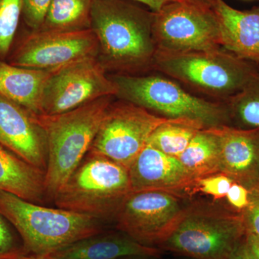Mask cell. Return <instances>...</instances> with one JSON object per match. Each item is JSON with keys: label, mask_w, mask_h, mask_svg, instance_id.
Here are the masks:
<instances>
[{"label": "cell", "mask_w": 259, "mask_h": 259, "mask_svg": "<svg viewBox=\"0 0 259 259\" xmlns=\"http://www.w3.org/2000/svg\"><path fill=\"white\" fill-rule=\"evenodd\" d=\"M130 0H93L91 29L99 44L97 59L113 74L153 72L156 54L154 13Z\"/></svg>", "instance_id": "1"}, {"label": "cell", "mask_w": 259, "mask_h": 259, "mask_svg": "<svg viewBox=\"0 0 259 259\" xmlns=\"http://www.w3.org/2000/svg\"><path fill=\"white\" fill-rule=\"evenodd\" d=\"M153 72L168 76L203 98L226 102L259 72V65L226 49L183 54L156 53Z\"/></svg>", "instance_id": "2"}, {"label": "cell", "mask_w": 259, "mask_h": 259, "mask_svg": "<svg viewBox=\"0 0 259 259\" xmlns=\"http://www.w3.org/2000/svg\"><path fill=\"white\" fill-rule=\"evenodd\" d=\"M109 76L118 90L117 98L155 115L170 120L187 121L202 129L231 125L226 102L197 96L164 75L151 72Z\"/></svg>", "instance_id": "3"}, {"label": "cell", "mask_w": 259, "mask_h": 259, "mask_svg": "<svg viewBox=\"0 0 259 259\" xmlns=\"http://www.w3.org/2000/svg\"><path fill=\"white\" fill-rule=\"evenodd\" d=\"M114 97H102L58 115H37L47 141V197L54 199L88 154Z\"/></svg>", "instance_id": "4"}, {"label": "cell", "mask_w": 259, "mask_h": 259, "mask_svg": "<svg viewBox=\"0 0 259 259\" xmlns=\"http://www.w3.org/2000/svg\"><path fill=\"white\" fill-rule=\"evenodd\" d=\"M0 212L16 230L26 253L47 255L102 233L100 221L67 209L49 208L0 191Z\"/></svg>", "instance_id": "5"}, {"label": "cell", "mask_w": 259, "mask_h": 259, "mask_svg": "<svg viewBox=\"0 0 259 259\" xmlns=\"http://www.w3.org/2000/svg\"><path fill=\"white\" fill-rule=\"evenodd\" d=\"M131 192L126 167L88 152L53 199L59 208L100 221L115 219Z\"/></svg>", "instance_id": "6"}, {"label": "cell", "mask_w": 259, "mask_h": 259, "mask_svg": "<svg viewBox=\"0 0 259 259\" xmlns=\"http://www.w3.org/2000/svg\"><path fill=\"white\" fill-rule=\"evenodd\" d=\"M246 233L241 214L227 207L194 202L158 248L194 259H231Z\"/></svg>", "instance_id": "7"}, {"label": "cell", "mask_w": 259, "mask_h": 259, "mask_svg": "<svg viewBox=\"0 0 259 259\" xmlns=\"http://www.w3.org/2000/svg\"><path fill=\"white\" fill-rule=\"evenodd\" d=\"M153 13L156 53L183 54L223 48L219 20L212 8L173 1Z\"/></svg>", "instance_id": "8"}, {"label": "cell", "mask_w": 259, "mask_h": 259, "mask_svg": "<svg viewBox=\"0 0 259 259\" xmlns=\"http://www.w3.org/2000/svg\"><path fill=\"white\" fill-rule=\"evenodd\" d=\"M186 199L165 191L131 192L116 214V227L138 243L158 248L183 219L190 204Z\"/></svg>", "instance_id": "9"}, {"label": "cell", "mask_w": 259, "mask_h": 259, "mask_svg": "<svg viewBox=\"0 0 259 259\" xmlns=\"http://www.w3.org/2000/svg\"><path fill=\"white\" fill-rule=\"evenodd\" d=\"M172 120L125 100L107 108L89 152L105 156L128 169L158 126Z\"/></svg>", "instance_id": "10"}, {"label": "cell", "mask_w": 259, "mask_h": 259, "mask_svg": "<svg viewBox=\"0 0 259 259\" xmlns=\"http://www.w3.org/2000/svg\"><path fill=\"white\" fill-rule=\"evenodd\" d=\"M117 86L97 59L89 56L53 69L42 97L41 115L71 111L105 97H116Z\"/></svg>", "instance_id": "11"}, {"label": "cell", "mask_w": 259, "mask_h": 259, "mask_svg": "<svg viewBox=\"0 0 259 259\" xmlns=\"http://www.w3.org/2000/svg\"><path fill=\"white\" fill-rule=\"evenodd\" d=\"M98 40L92 29L75 32L30 31L10 51L8 62L30 69L52 70L98 55Z\"/></svg>", "instance_id": "12"}, {"label": "cell", "mask_w": 259, "mask_h": 259, "mask_svg": "<svg viewBox=\"0 0 259 259\" xmlns=\"http://www.w3.org/2000/svg\"><path fill=\"white\" fill-rule=\"evenodd\" d=\"M0 144L46 172L48 162L47 137L37 122V115L2 97Z\"/></svg>", "instance_id": "13"}, {"label": "cell", "mask_w": 259, "mask_h": 259, "mask_svg": "<svg viewBox=\"0 0 259 259\" xmlns=\"http://www.w3.org/2000/svg\"><path fill=\"white\" fill-rule=\"evenodd\" d=\"M132 192L165 191L185 196L195 179L176 157L168 156L149 144L128 168Z\"/></svg>", "instance_id": "14"}, {"label": "cell", "mask_w": 259, "mask_h": 259, "mask_svg": "<svg viewBox=\"0 0 259 259\" xmlns=\"http://www.w3.org/2000/svg\"><path fill=\"white\" fill-rule=\"evenodd\" d=\"M221 141L222 173L245 187L259 182V129L214 127Z\"/></svg>", "instance_id": "15"}, {"label": "cell", "mask_w": 259, "mask_h": 259, "mask_svg": "<svg viewBox=\"0 0 259 259\" xmlns=\"http://www.w3.org/2000/svg\"><path fill=\"white\" fill-rule=\"evenodd\" d=\"M213 10L219 20L221 47L259 65V7L239 10L219 0Z\"/></svg>", "instance_id": "16"}, {"label": "cell", "mask_w": 259, "mask_h": 259, "mask_svg": "<svg viewBox=\"0 0 259 259\" xmlns=\"http://www.w3.org/2000/svg\"><path fill=\"white\" fill-rule=\"evenodd\" d=\"M162 250L141 244L122 233L83 238L49 255L52 259H120L130 256H159Z\"/></svg>", "instance_id": "17"}, {"label": "cell", "mask_w": 259, "mask_h": 259, "mask_svg": "<svg viewBox=\"0 0 259 259\" xmlns=\"http://www.w3.org/2000/svg\"><path fill=\"white\" fill-rule=\"evenodd\" d=\"M52 72L53 69L20 67L0 60V97L34 115H41L42 93Z\"/></svg>", "instance_id": "18"}, {"label": "cell", "mask_w": 259, "mask_h": 259, "mask_svg": "<svg viewBox=\"0 0 259 259\" xmlns=\"http://www.w3.org/2000/svg\"><path fill=\"white\" fill-rule=\"evenodd\" d=\"M0 191L38 204L47 196L45 172L0 144Z\"/></svg>", "instance_id": "19"}, {"label": "cell", "mask_w": 259, "mask_h": 259, "mask_svg": "<svg viewBox=\"0 0 259 259\" xmlns=\"http://www.w3.org/2000/svg\"><path fill=\"white\" fill-rule=\"evenodd\" d=\"M178 159L195 180L222 173L221 141L214 127L199 131Z\"/></svg>", "instance_id": "20"}, {"label": "cell", "mask_w": 259, "mask_h": 259, "mask_svg": "<svg viewBox=\"0 0 259 259\" xmlns=\"http://www.w3.org/2000/svg\"><path fill=\"white\" fill-rule=\"evenodd\" d=\"M93 0H53L40 30L75 32L91 29Z\"/></svg>", "instance_id": "21"}, {"label": "cell", "mask_w": 259, "mask_h": 259, "mask_svg": "<svg viewBox=\"0 0 259 259\" xmlns=\"http://www.w3.org/2000/svg\"><path fill=\"white\" fill-rule=\"evenodd\" d=\"M200 130L202 127L192 122L170 120L153 131L148 144L168 156L178 158Z\"/></svg>", "instance_id": "22"}, {"label": "cell", "mask_w": 259, "mask_h": 259, "mask_svg": "<svg viewBox=\"0 0 259 259\" xmlns=\"http://www.w3.org/2000/svg\"><path fill=\"white\" fill-rule=\"evenodd\" d=\"M226 104L231 126L259 129V72Z\"/></svg>", "instance_id": "23"}, {"label": "cell", "mask_w": 259, "mask_h": 259, "mask_svg": "<svg viewBox=\"0 0 259 259\" xmlns=\"http://www.w3.org/2000/svg\"><path fill=\"white\" fill-rule=\"evenodd\" d=\"M23 0H0V60L8 59L19 23Z\"/></svg>", "instance_id": "24"}, {"label": "cell", "mask_w": 259, "mask_h": 259, "mask_svg": "<svg viewBox=\"0 0 259 259\" xmlns=\"http://www.w3.org/2000/svg\"><path fill=\"white\" fill-rule=\"evenodd\" d=\"M234 181L225 174L196 179L186 192L187 197L195 194H202L212 197L214 201L226 198V194Z\"/></svg>", "instance_id": "25"}, {"label": "cell", "mask_w": 259, "mask_h": 259, "mask_svg": "<svg viewBox=\"0 0 259 259\" xmlns=\"http://www.w3.org/2000/svg\"><path fill=\"white\" fill-rule=\"evenodd\" d=\"M53 0H23L22 19L31 31L41 28Z\"/></svg>", "instance_id": "26"}, {"label": "cell", "mask_w": 259, "mask_h": 259, "mask_svg": "<svg viewBox=\"0 0 259 259\" xmlns=\"http://www.w3.org/2000/svg\"><path fill=\"white\" fill-rule=\"evenodd\" d=\"M10 225L9 221L0 212V259H10L26 253L24 247L19 244Z\"/></svg>", "instance_id": "27"}, {"label": "cell", "mask_w": 259, "mask_h": 259, "mask_svg": "<svg viewBox=\"0 0 259 259\" xmlns=\"http://www.w3.org/2000/svg\"><path fill=\"white\" fill-rule=\"evenodd\" d=\"M225 199L226 201L227 207L233 212L242 214L249 204V188L234 182L230 187Z\"/></svg>", "instance_id": "28"}, {"label": "cell", "mask_w": 259, "mask_h": 259, "mask_svg": "<svg viewBox=\"0 0 259 259\" xmlns=\"http://www.w3.org/2000/svg\"><path fill=\"white\" fill-rule=\"evenodd\" d=\"M250 202L242 213L247 231L259 238V182L250 187Z\"/></svg>", "instance_id": "29"}, {"label": "cell", "mask_w": 259, "mask_h": 259, "mask_svg": "<svg viewBox=\"0 0 259 259\" xmlns=\"http://www.w3.org/2000/svg\"><path fill=\"white\" fill-rule=\"evenodd\" d=\"M245 243L249 250L252 258L259 259V238L253 233L247 231Z\"/></svg>", "instance_id": "30"}, {"label": "cell", "mask_w": 259, "mask_h": 259, "mask_svg": "<svg viewBox=\"0 0 259 259\" xmlns=\"http://www.w3.org/2000/svg\"><path fill=\"white\" fill-rule=\"evenodd\" d=\"M130 1L145 5L147 7L148 9L152 10L153 12H157L167 3L173 1H180V0H130Z\"/></svg>", "instance_id": "31"}, {"label": "cell", "mask_w": 259, "mask_h": 259, "mask_svg": "<svg viewBox=\"0 0 259 259\" xmlns=\"http://www.w3.org/2000/svg\"><path fill=\"white\" fill-rule=\"evenodd\" d=\"M231 259H253L245 243V238L235 250L232 255Z\"/></svg>", "instance_id": "32"}, {"label": "cell", "mask_w": 259, "mask_h": 259, "mask_svg": "<svg viewBox=\"0 0 259 259\" xmlns=\"http://www.w3.org/2000/svg\"><path fill=\"white\" fill-rule=\"evenodd\" d=\"M180 1L187 2L192 4L206 7V8H214L219 0H180Z\"/></svg>", "instance_id": "33"}, {"label": "cell", "mask_w": 259, "mask_h": 259, "mask_svg": "<svg viewBox=\"0 0 259 259\" xmlns=\"http://www.w3.org/2000/svg\"><path fill=\"white\" fill-rule=\"evenodd\" d=\"M10 259H52L49 255H35L31 253H22Z\"/></svg>", "instance_id": "34"}, {"label": "cell", "mask_w": 259, "mask_h": 259, "mask_svg": "<svg viewBox=\"0 0 259 259\" xmlns=\"http://www.w3.org/2000/svg\"><path fill=\"white\" fill-rule=\"evenodd\" d=\"M153 257L149 256H130L125 257V258H122L120 259H151Z\"/></svg>", "instance_id": "35"}, {"label": "cell", "mask_w": 259, "mask_h": 259, "mask_svg": "<svg viewBox=\"0 0 259 259\" xmlns=\"http://www.w3.org/2000/svg\"><path fill=\"white\" fill-rule=\"evenodd\" d=\"M192 259H194V258H192Z\"/></svg>", "instance_id": "36"}, {"label": "cell", "mask_w": 259, "mask_h": 259, "mask_svg": "<svg viewBox=\"0 0 259 259\" xmlns=\"http://www.w3.org/2000/svg\"></svg>", "instance_id": "37"}]
</instances>
